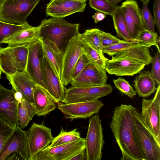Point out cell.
I'll list each match as a JSON object with an SVG mask.
<instances>
[{"mask_svg": "<svg viewBox=\"0 0 160 160\" xmlns=\"http://www.w3.org/2000/svg\"><path fill=\"white\" fill-rule=\"evenodd\" d=\"M131 104L115 107L110 128L121 151V160H145L135 133L134 113Z\"/></svg>", "mask_w": 160, "mask_h": 160, "instance_id": "obj_1", "label": "cell"}, {"mask_svg": "<svg viewBox=\"0 0 160 160\" xmlns=\"http://www.w3.org/2000/svg\"><path fill=\"white\" fill-rule=\"evenodd\" d=\"M79 24L69 22L63 18L45 19L39 25L42 39L52 42L64 54L71 40L80 33Z\"/></svg>", "mask_w": 160, "mask_h": 160, "instance_id": "obj_2", "label": "cell"}, {"mask_svg": "<svg viewBox=\"0 0 160 160\" xmlns=\"http://www.w3.org/2000/svg\"><path fill=\"white\" fill-rule=\"evenodd\" d=\"M40 0H3L0 8V20L22 24Z\"/></svg>", "mask_w": 160, "mask_h": 160, "instance_id": "obj_3", "label": "cell"}, {"mask_svg": "<svg viewBox=\"0 0 160 160\" xmlns=\"http://www.w3.org/2000/svg\"><path fill=\"white\" fill-rule=\"evenodd\" d=\"M134 118L135 133L145 160H160V144L147 126L141 113L136 108Z\"/></svg>", "mask_w": 160, "mask_h": 160, "instance_id": "obj_4", "label": "cell"}, {"mask_svg": "<svg viewBox=\"0 0 160 160\" xmlns=\"http://www.w3.org/2000/svg\"><path fill=\"white\" fill-rule=\"evenodd\" d=\"M28 52L26 46L0 47L2 72L6 75H10L17 72L26 71Z\"/></svg>", "mask_w": 160, "mask_h": 160, "instance_id": "obj_5", "label": "cell"}, {"mask_svg": "<svg viewBox=\"0 0 160 160\" xmlns=\"http://www.w3.org/2000/svg\"><path fill=\"white\" fill-rule=\"evenodd\" d=\"M99 115L90 118L85 140L86 160H101L104 144L103 128Z\"/></svg>", "mask_w": 160, "mask_h": 160, "instance_id": "obj_6", "label": "cell"}, {"mask_svg": "<svg viewBox=\"0 0 160 160\" xmlns=\"http://www.w3.org/2000/svg\"><path fill=\"white\" fill-rule=\"evenodd\" d=\"M85 138L50 147L48 146L34 156L31 160H70L85 149Z\"/></svg>", "mask_w": 160, "mask_h": 160, "instance_id": "obj_7", "label": "cell"}, {"mask_svg": "<svg viewBox=\"0 0 160 160\" xmlns=\"http://www.w3.org/2000/svg\"><path fill=\"white\" fill-rule=\"evenodd\" d=\"M141 115L146 125L160 144V85L156 88L153 99H142Z\"/></svg>", "mask_w": 160, "mask_h": 160, "instance_id": "obj_8", "label": "cell"}, {"mask_svg": "<svg viewBox=\"0 0 160 160\" xmlns=\"http://www.w3.org/2000/svg\"><path fill=\"white\" fill-rule=\"evenodd\" d=\"M113 88L110 84L93 87H71L65 91V97L62 101L65 103L90 101L111 94Z\"/></svg>", "mask_w": 160, "mask_h": 160, "instance_id": "obj_9", "label": "cell"}, {"mask_svg": "<svg viewBox=\"0 0 160 160\" xmlns=\"http://www.w3.org/2000/svg\"><path fill=\"white\" fill-rule=\"evenodd\" d=\"M83 47L79 33L71 40L63 54L61 81L64 86L73 79L75 65L83 53Z\"/></svg>", "mask_w": 160, "mask_h": 160, "instance_id": "obj_10", "label": "cell"}, {"mask_svg": "<svg viewBox=\"0 0 160 160\" xmlns=\"http://www.w3.org/2000/svg\"><path fill=\"white\" fill-rule=\"evenodd\" d=\"M27 47L28 52L26 71L37 84L44 88L42 68L44 57L42 38L41 37Z\"/></svg>", "mask_w": 160, "mask_h": 160, "instance_id": "obj_11", "label": "cell"}, {"mask_svg": "<svg viewBox=\"0 0 160 160\" xmlns=\"http://www.w3.org/2000/svg\"><path fill=\"white\" fill-rule=\"evenodd\" d=\"M43 123V121L41 124L33 122L28 129V160L48 147L53 139L51 129Z\"/></svg>", "mask_w": 160, "mask_h": 160, "instance_id": "obj_12", "label": "cell"}, {"mask_svg": "<svg viewBox=\"0 0 160 160\" xmlns=\"http://www.w3.org/2000/svg\"><path fill=\"white\" fill-rule=\"evenodd\" d=\"M12 89H8L0 84V118L12 128L19 127L18 111L20 103Z\"/></svg>", "mask_w": 160, "mask_h": 160, "instance_id": "obj_13", "label": "cell"}, {"mask_svg": "<svg viewBox=\"0 0 160 160\" xmlns=\"http://www.w3.org/2000/svg\"><path fill=\"white\" fill-rule=\"evenodd\" d=\"M104 106L98 100L70 103H58V108L66 118L72 121L74 119H86L98 114Z\"/></svg>", "mask_w": 160, "mask_h": 160, "instance_id": "obj_14", "label": "cell"}, {"mask_svg": "<svg viewBox=\"0 0 160 160\" xmlns=\"http://www.w3.org/2000/svg\"><path fill=\"white\" fill-rule=\"evenodd\" d=\"M28 131L18 127L14 130L0 153V160H5L10 154H18L23 160H28Z\"/></svg>", "mask_w": 160, "mask_h": 160, "instance_id": "obj_15", "label": "cell"}, {"mask_svg": "<svg viewBox=\"0 0 160 160\" xmlns=\"http://www.w3.org/2000/svg\"><path fill=\"white\" fill-rule=\"evenodd\" d=\"M120 7L129 34L134 40L140 31L146 29L143 22L141 9L135 0H126L122 3Z\"/></svg>", "mask_w": 160, "mask_h": 160, "instance_id": "obj_16", "label": "cell"}, {"mask_svg": "<svg viewBox=\"0 0 160 160\" xmlns=\"http://www.w3.org/2000/svg\"><path fill=\"white\" fill-rule=\"evenodd\" d=\"M108 78L105 69H99L89 64L70 83L73 87H97L106 84Z\"/></svg>", "mask_w": 160, "mask_h": 160, "instance_id": "obj_17", "label": "cell"}, {"mask_svg": "<svg viewBox=\"0 0 160 160\" xmlns=\"http://www.w3.org/2000/svg\"><path fill=\"white\" fill-rule=\"evenodd\" d=\"M86 2L76 0H50L47 4V16L63 18L74 13L84 11Z\"/></svg>", "mask_w": 160, "mask_h": 160, "instance_id": "obj_18", "label": "cell"}, {"mask_svg": "<svg viewBox=\"0 0 160 160\" xmlns=\"http://www.w3.org/2000/svg\"><path fill=\"white\" fill-rule=\"evenodd\" d=\"M146 66L145 63L128 58L108 59L105 69L111 75L117 76H133L139 72Z\"/></svg>", "mask_w": 160, "mask_h": 160, "instance_id": "obj_19", "label": "cell"}, {"mask_svg": "<svg viewBox=\"0 0 160 160\" xmlns=\"http://www.w3.org/2000/svg\"><path fill=\"white\" fill-rule=\"evenodd\" d=\"M44 88L56 100L62 102L65 97L66 88L44 55L42 65Z\"/></svg>", "mask_w": 160, "mask_h": 160, "instance_id": "obj_20", "label": "cell"}, {"mask_svg": "<svg viewBox=\"0 0 160 160\" xmlns=\"http://www.w3.org/2000/svg\"><path fill=\"white\" fill-rule=\"evenodd\" d=\"M6 77L16 92L21 93L25 99L33 104V92L37 84L26 71L17 72Z\"/></svg>", "mask_w": 160, "mask_h": 160, "instance_id": "obj_21", "label": "cell"}, {"mask_svg": "<svg viewBox=\"0 0 160 160\" xmlns=\"http://www.w3.org/2000/svg\"><path fill=\"white\" fill-rule=\"evenodd\" d=\"M33 98V105L38 116L46 115L57 107L58 102L40 85L36 84Z\"/></svg>", "mask_w": 160, "mask_h": 160, "instance_id": "obj_22", "label": "cell"}, {"mask_svg": "<svg viewBox=\"0 0 160 160\" xmlns=\"http://www.w3.org/2000/svg\"><path fill=\"white\" fill-rule=\"evenodd\" d=\"M40 38L39 26L34 27L30 25L5 39L1 43L7 44L9 47H27Z\"/></svg>", "mask_w": 160, "mask_h": 160, "instance_id": "obj_23", "label": "cell"}, {"mask_svg": "<svg viewBox=\"0 0 160 160\" xmlns=\"http://www.w3.org/2000/svg\"><path fill=\"white\" fill-rule=\"evenodd\" d=\"M112 56V59L128 58L135 60L148 65L152 63V57L147 47L132 44L129 47L121 50Z\"/></svg>", "mask_w": 160, "mask_h": 160, "instance_id": "obj_24", "label": "cell"}, {"mask_svg": "<svg viewBox=\"0 0 160 160\" xmlns=\"http://www.w3.org/2000/svg\"><path fill=\"white\" fill-rule=\"evenodd\" d=\"M44 55L61 80L63 54L52 42L42 39Z\"/></svg>", "mask_w": 160, "mask_h": 160, "instance_id": "obj_25", "label": "cell"}, {"mask_svg": "<svg viewBox=\"0 0 160 160\" xmlns=\"http://www.w3.org/2000/svg\"><path fill=\"white\" fill-rule=\"evenodd\" d=\"M133 83L136 93L143 98L148 97L156 90V82L149 71L140 72Z\"/></svg>", "mask_w": 160, "mask_h": 160, "instance_id": "obj_26", "label": "cell"}, {"mask_svg": "<svg viewBox=\"0 0 160 160\" xmlns=\"http://www.w3.org/2000/svg\"><path fill=\"white\" fill-rule=\"evenodd\" d=\"M112 16L117 37L123 40L135 44L134 40L131 37L129 33L120 6H116Z\"/></svg>", "mask_w": 160, "mask_h": 160, "instance_id": "obj_27", "label": "cell"}, {"mask_svg": "<svg viewBox=\"0 0 160 160\" xmlns=\"http://www.w3.org/2000/svg\"><path fill=\"white\" fill-rule=\"evenodd\" d=\"M36 114L33 104L28 102L22 97L19 104L18 111L19 124L24 128Z\"/></svg>", "mask_w": 160, "mask_h": 160, "instance_id": "obj_28", "label": "cell"}, {"mask_svg": "<svg viewBox=\"0 0 160 160\" xmlns=\"http://www.w3.org/2000/svg\"><path fill=\"white\" fill-rule=\"evenodd\" d=\"M83 44V53L88 58L90 64L98 69H105V62L108 59L104 56L102 52L96 50L86 44Z\"/></svg>", "mask_w": 160, "mask_h": 160, "instance_id": "obj_29", "label": "cell"}, {"mask_svg": "<svg viewBox=\"0 0 160 160\" xmlns=\"http://www.w3.org/2000/svg\"><path fill=\"white\" fill-rule=\"evenodd\" d=\"M101 30L95 28L86 29L82 34H80V37L83 44H86L94 49L102 52V49L99 38Z\"/></svg>", "mask_w": 160, "mask_h": 160, "instance_id": "obj_30", "label": "cell"}, {"mask_svg": "<svg viewBox=\"0 0 160 160\" xmlns=\"http://www.w3.org/2000/svg\"><path fill=\"white\" fill-rule=\"evenodd\" d=\"M81 138L80 134L77 129L68 132L61 127L59 134L53 138L51 144L48 146L53 147L72 142Z\"/></svg>", "mask_w": 160, "mask_h": 160, "instance_id": "obj_31", "label": "cell"}, {"mask_svg": "<svg viewBox=\"0 0 160 160\" xmlns=\"http://www.w3.org/2000/svg\"><path fill=\"white\" fill-rule=\"evenodd\" d=\"M158 38L157 32L144 29L140 31L134 39L135 44L148 48L152 45L156 47Z\"/></svg>", "mask_w": 160, "mask_h": 160, "instance_id": "obj_32", "label": "cell"}, {"mask_svg": "<svg viewBox=\"0 0 160 160\" xmlns=\"http://www.w3.org/2000/svg\"><path fill=\"white\" fill-rule=\"evenodd\" d=\"M30 25L27 21L22 24H14L0 20V43L4 39L13 34Z\"/></svg>", "mask_w": 160, "mask_h": 160, "instance_id": "obj_33", "label": "cell"}, {"mask_svg": "<svg viewBox=\"0 0 160 160\" xmlns=\"http://www.w3.org/2000/svg\"><path fill=\"white\" fill-rule=\"evenodd\" d=\"M90 6L97 12L112 16L116 6L111 4L108 0H89Z\"/></svg>", "mask_w": 160, "mask_h": 160, "instance_id": "obj_34", "label": "cell"}, {"mask_svg": "<svg viewBox=\"0 0 160 160\" xmlns=\"http://www.w3.org/2000/svg\"><path fill=\"white\" fill-rule=\"evenodd\" d=\"M113 82L116 88L122 93L132 98L136 95V92L128 81L124 78L119 77L113 79Z\"/></svg>", "mask_w": 160, "mask_h": 160, "instance_id": "obj_35", "label": "cell"}, {"mask_svg": "<svg viewBox=\"0 0 160 160\" xmlns=\"http://www.w3.org/2000/svg\"><path fill=\"white\" fill-rule=\"evenodd\" d=\"M141 11L143 22L146 29L151 32H154L155 24L154 19L149 9L148 4H143Z\"/></svg>", "mask_w": 160, "mask_h": 160, "instance_id": "obj_36", "label": "cell"}, {"mask_svg": "<svg viewBox=\"0 0 160 160\" xmlns=\"http://www.w3.org/2000/svg\"><path fill=\"white\" fill-rule=\"evenodd\" d=\"M14 129L0 118V153Z\"/></svg>", "mask_w": 160, "mask_h": 160, "instance_id": "obj_37", "label": "cell"}, {"mask_svg": "<svg viewBox=\"0 0 160 160\" xmlns=\"http://www.w3.org/2000/svg\"><path fill=\"white\" fill-rule=\"evenodd\" d=\"M133 44L126 41L103 48L102 52L110 56H113L119 51L130 47Z\"/></svg>", "mask_w": 160, "mask_h": 160, "instance_id": "obj_38", "label": "cell"}, {"mask_svg": "<svg viewBox=\"0 0 160 160\" xmlns=\"http://www.w3.org/2000/svg\"><path fill=\"white\" fill-rule=\"evenodd\" d=\"M160 52L158 50L153 58L151 75L155 80L158 86L160 85Z\"/></svg>", "mask_w": 160, "mask_h": 160, "instance_id": "obj_39", "label": "cell"}, {"mask_svg": "<svg viewBox=\"0 0 160 160\" xmlns=\"http://www.w3.org/2000/svg\"><path fill=\"white\" fill-rule=\"evenodd\" d=\"M99 38L102 48L104 47L125 41L118 39L110 33L101 30L100 32Z\"/></svg>", "mask_w": 160, "mask_h": 160, "instance_id": "obj_40", "label": "cell"}, {"mask_svg": "<svg viewBox=\"0 0 160 160\" xmlns=\"http://www.w3.org/2000/svg\"><path fill=\"white\" fill-rule=\"evenodd\" d=\"M90 63L88 58L84 53L78 59L75 65L73 74V79L76 78L88 65Z\"/></svg>", "mask_w": 160, "mask_h": 160, "instance_id": "obj_41", "label": "cell"}, {"mask_svg": "<svg viewBox=\"0 0 160 160\" xmlns=\"http://www.w3.org/2000/svg\"><path fill=\"white\" fill-rule=\"evenodd\" d=\"M153 12L155 24L160 33V0H154Z\"/></svg>", "mask_w": 160, "mask_h": 160, "instance_id": "obj_42", "label": "cell"}, {"mask_svg": "<svg viewBox=\"0 0 160 160\" xmlns=\"http://www.w3.org/2000/svg\"><path fill=\"white\" fill-rule=\"evenodd\" d=\"M87 153L86 149L76 154L71 158L70 160H86Z\"/></svg>", "mask_w": 160, "mask_h": 160, "instance_id": "obj_43", "label": "cell"}, {"mask_svg": "<svg viewBox=\"0 0 160 160\" xmlns=\"http://www.w3.org/2000/svg\"><path fill=\"white\" fill-rule=\"evenodd\" d=\"M106 15L103 13L97 12L92 17L94 19V22L95 23L103 20L106 17Z\"/></svg>", "mask_w": 160, "mask_h": 160, "instance_id": "obj_44", "label": "cell"}, {"mask_svg": "<svg viewBox=\"0 0 160 160\" xmlns=\"http://www.w3.org/2000/svg\"><path fill=\"white\" fill-rule=\"evenodd\" d=\"M111 4L115 6H117L121 1L122 0H108Z\"/></svg>", "mask_w": 160, "mask_h": 160, "instance_id": "obj_45", "label": "cell"}, {"mask_svg": "<svg viewBox=\"0 0 160 160\" xmlns=\"http://www.w3.org/2000/svg\"><path fill=\"white\" fill-rule=\"evenodd\" d=\"M160 45V37H158L157 40L156 41V47L158 49V50L160 52L159 47Z\"/></svg>", "mask_w": 160, "mask_h": 160, "instance_id": "obj_46", "label": "cell"}, {"mask_svg": "<svg viewBox=\"0 0 160 160\" xmlns=\"http://www.w3.org/2000/svg\"><path fill=\"white\" fill-rule=\"evenodd\" d=\"M142 2L143 4H148L150 0H140Z\"/></svg>", "mask_w": 160, "mask_h": 160, "instance_id": "obj_47", "label": "cell"}, {"mask_svg": "<svg viewBox=\"0 0 160 160\" xmlns=\"http://www.w3.org/2000/svg\"><path fill=\"white\" fill-rule=\"evenodd\" d=\"M3 0H0V8L1 6V5L2 3Z\"/></svg>", "mask_w": 160, "mask_h": 160, "instance_id": "obj_48", "label": "cell"}, {"mask_svg": "<svg viewBox=\"0 0 160 160\" xmlns=\"http://www.w3.org/2000/svg\"><path fill=\"white\" fill-rule=\"evenodd\" d=\"M76 0L82 1H83V2H86L88 0Z\"/></svg>", "mask_w": 160, "mask_h": 160, "instance_id": "obj_49", "label": "cell"}, {"mask_svg": "<svg viewBox=\"0 0 160 160\" xmlns=\"http://www.w3.org/2000/svg\"><path fill=\"white\" fill-rule=\"evenodd\" d=\"M2 72V71H1V68H0V78H1V74Z\"/></svg>", "mask_w": 160, "mask_h": 160, "instance_id": "obj_50", "label": "cell"}]
</instances>
